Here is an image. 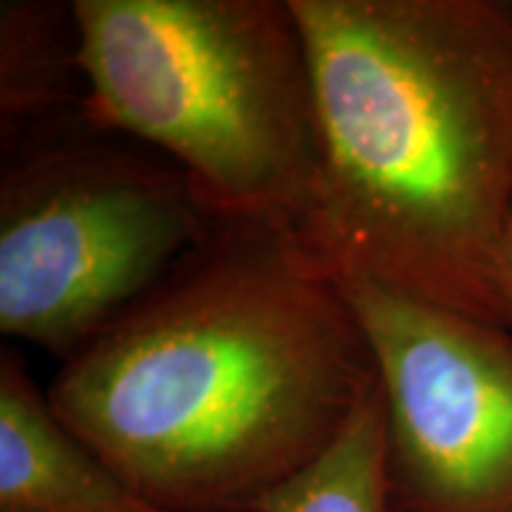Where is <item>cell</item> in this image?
Masks as SVG:
<instances>
[{
	"mask_svg": "<svg viewBox=\"0 0 512 512\" xmlns=\"http://www.w3.org/2000/svg\"><path fill=\"white\" fill-rule=\"evenodd\" d=\"M377 384L339 280L294 233L216 221L159 283L60 361L64 425L169 512H254Z\"/></svg>",
	"mask_w": 512,
	"mask_h": 512,
	"instance_id": "obj_1",
	"label": "cell"
},
{
	"mask_svg": "<svg viewBox=\"0 0 512 512\" xmlns=\"http://www.w3.org/2000/svg\"><path fill=\"white\" fill-rule=\"evenodd\" d=\"M290 5L318 133L294 238L339 278L512 330V3Z\"/></svg>",
	"mask_w": 512,
	"mask_h": 512,
	"instance_id": "obj_2",
	"label": "cell"
},
{
	"mask_svg": "<svg viewBox=\"0 0 512 512\" xmlns=\"http://www.w3.org/2000/svg\"><path fill=\"white\" fill-rule=\"evenodd\" d=\"M86 121L174 162L216 221L302 223L316 98L290 0H74Z\"/></svg>",
	"mask_w": 512,
	"mask_h": 512,
	"instance_id": "obj_3",
	"label": "cell"
},
{
	"mask_svg": "<svg viewBox=\"0 0 512 512\" xmlns=\"http://www.w3.org/2000/svg\"><path fill=\"white\" fill-rule=\"evenodd\" d=\"M211 223L174 162L88 121L3 150L0 330L64 361L143 299Z\"/></svg>",
	"mask_w": 512,
	"mask_h": 512,
	"instance_id": "obj_4",
	"label": "cell"
},
{
	"mask_svg": "<svg viewBox=\"0 0 512 512\" xmlns=\"http://www.w3.org/2000/svg\"><path fill=\"white\" fill-rule=\"evenodd\" d=\"M335 278L375 356L392 512H512V330Z\"/></svg>",
	"mask_w": 512,
	"mask_h": 512,
	"instance_id": "obj_5",
	"label": "cell"
},
{
	"mask_svg": "<svg viewBox=\"0 0 512 512\" xmlns=\"http://www.w3.org/2000/svg\"><path fill=\"white\" fill-rule=\"evenodd\" d=\"M0 512H169L69 430L15 349H0Z\"/></svg>",
	"mask_w": 512,
	"mask_h": 512,
	"instance_id": "obj_6",
	"label": "cell"
},
{
	"mask_svg": "<svg viewBox=\"0 0 512 512\" xmlns=\"http://www.w3.org/2000/svg\"><path fill=\"white\" fill-rule=\"evenodd\" d=\"M86 121L74 3H0V150Z\"/></svg>",
	"mask_w": 512,
	"mask_h": 512,
	"instance_id": "obj_7",
	"label": "cell"
},
{
	"mask_svg": "<svg viewBox=\"0 0 512 512\" xmlns=\"http://www.w3.org/2000/svg\"><path fill=\"white\" fill-rule=\"evenodd\" d=\"M254 512H392L380 382L342 434L299 475L261 498Z\"/></svg>",
	"mask_w": 512,
	"mask_h": 512,
	"instance_id": "obj_8",
	"label": "cell"
},
{
	"mask_svg": "<svg viewBox=\"0 0 512 512\" xmlns=\"http://www.w3.org/2000/svg\"><path fill=\"white\" fill-rule=\"evenodd\" d=\"M503 278H505V292H508V302L512 309V221H510L508 240H505V252H503Z\"/></svg>",
	"mask_w": 512,
	"mask_h": 512,
	"instance_id": "obj_9",
	"label": "cell"
}]
</instances>
